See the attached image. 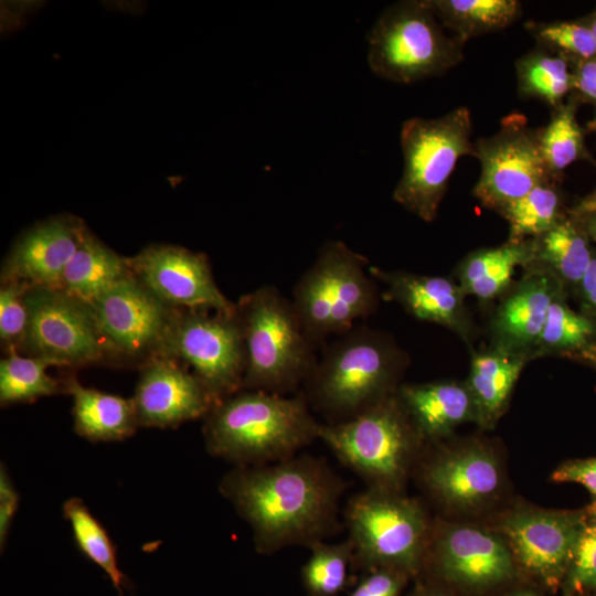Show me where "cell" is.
<instances>
[{"label":"cell","mask_w":596,"mask_h":596,"mask_svg":"<svg viewBox=\"0 0 596 596\" xmlns=\"http://www.w3.org/2000/svg\"><path fill=\"white\" fill-rule=\"evenodd\" d=\"M342 490V481L328 466L307 456L235 467L220 483L263 554L321 541L334 529Z\"/></svg>","instance_id":"6da1fadb"},{"label":"cell","mask_w":596,"mask_h":596,"mask_svg":"<svg viewBox=\"0 0 596 596\" xmlns=\"http://www.w3.org/2000/svg\"><path fill=\"white\" fill-rule=\"evenodd\" d=\"M319 425L302 393L241 390L213 405L203 435L211 455L236 467L260 466L294 457L318 438Z\"/></svg>","instance_id":"7a4b0ae2"},{"label":"cell","mask_w":596,"mask_h":596,"mask_svg":"<svg viewBox=\"0 0 596 596\" xmlns=\"http://www.w3.org/2000/svg\"><path fill=\"white\" fill-rule=\"evenodd\" d=\"M245 349L242 390L286 395L306 382L318 362L291 299L265 285L236 302Z\"/></svg>","instance_id":"3957f363"},{"label":"cell","mask_w":596,"mask_h":596,"mask_svg":"<svg viewBox=\"0 0 596 596\" xmlns=\"http://www.w3.org/2000/svg\"><path fill=\"white\" fill-rule=\"evenodd\" d=\"M433 444L413 476L440 517L485 522L513 499L505 456L493 441L475 437Z\"/></svg>","instance_id":"277c9868"},{"label":"cell","mask_w":596,"mask_h":596,"mask_svg":"<svg viewBox=\"0 0 596 596\" xmlns=\"http://www.w3.org/2000/svg\"><path fill=\"white\" fill-rule=\"evenodd\" d=\"M396 359L376 331L355 326L324 347L305 395L329 424L349 421L396 393Z\"/></svg>","instance_id":"5b68a950"},{"label":"cell","mask_w":596,"mask_h":596,"mask_svg":"<svg viewBox=\"0 0 596 596\" xmlns=\"http://www.w3.org/2000/svg\"><path fill=\"white\" fill-rule=\"evenodd\" d=\"M318 438L369 488L392 492H403L426 443L397 391L349 421L320 424Z\"/></svg>","instance_id":"8992f818"},{"label":"cell","mask_w":596,"mask_h":596,"mask_svg":"<svg viewBox=\"0 0 596 596\" xmlns=\"http://www.w3.org/2000/svg\"><path fill=\"white\" fill-rule=\"evenodd\" d=\"M369 260L342 241H328L292 290L300 322L318 347L330 336H342L371 316L379 296Z\"/></svg>","instance_id":"52a82bcc"},{"label":"cell","mask_w":596,"mask_h":596,"mask_svg":"<svg viewBox=\"0 0 596 596\" xmlns=\"http://www.w3.org/2000/svg\"><path fill=\"white\" fill-rule=\"evenodd\" d=\"M345 521L354 571L389 567L412 579L421 574L433 520L419 500L369 488L349 501Z\"/></svg>","instance_id":"ba28073f"},{"label":"cell","mask_w":596,"mask_h":596,"mask_svg":"<svg viewBox=\"0 0 596 596\" xmlns=\"http://www.w3.org/2000/svg\"><path fill=\"white\" fill-rule=\"evenodd\" d=\"M418 576L464 596H497L524 579L508 544L488 523L443 517L432 521Z\"/></svg>","instance_id":"9c48e42d"},{"label":"cell","mask_w":596,"mask_h":596,"mask_svg":"<svg viewBox=\"0 0 596 596\" xmlns=\"http://www.w3.org/2000/svg\"><path fill=\"white\" fill-rule=\"evenodd\" d=\"M444 29L428 0L389 7L368 35L370 68L403 84L445 73L461 61L465 42Z\"/></svg>","instance_id":"30bf717a"},{"label":"cell","mask_w":596,"mask_h":596,"mask_svg":"<svg viewBox=\"0 0 596 596\" xmlns=\"http://www.w3.org/2000/svg\"><path fill=\"white\" fill-rule=\"evenodd\" d=\"M471 117L467 107L434 118H409L401 129L404 170L393 199L432 222L458 160L472 155Z\"/></svg>","instance_id":"8fae6325"},{"label":"cell","mask_w":596,"mask_h":596,"mask_svg":"<svg viewBox=\"0 0 596 596\" xmlns=\"http://www.w3.org/2000/svg\"><path fill=\"white\" fill-rule=\"evenodd\" d=\"M585 518V507L546 509L513 498L485 521L505 541L522 577L551 595L560 593Z\"/></svg>","instance_id":"7c38bea8"},{"label":"cell","mask_w":596,"mask_h":596,"mask_svg":"<svg viewBox=\"0 0 596 596\" xmlns=\"http://www.w3.org/2000/svg\"><path fill=\"white\" fill-rule=\"evenodd\" d=\"M161 355L191 366L217 401L242 390L245 349L236 315L173 307Z\"/></svg>","instance_id":"4fadbf2b"},{"label":"cell","mask_w":596,"mask_h":596,"mask_svg":"<svg viewBox=\"0 0 596 596\" xmlns=\"http://www.w3.org/2000/svg\"><path fill=\"white\" fill-rule=\"evenodd\" d=\"M26 304L28 328L18 352L66 368L113 359L89 302L61 287L31 286Z\"/></svg>","instance_id":"5bb4252c"},{"label":"cell","mask_w":596,"mask_h":596,"mask_svg":"<svg viewBox=\"0 0 596 596\" xmlns=\"http://www.w3.org/2000/svg\"><path fill=\"white\" fill-rule=\"evenodd\" d=\"M540 130L530 128L523 115L512 113L502 118L498 132L473 145L472 155L481 164L473 193L483 206L501 212L534 188L551 181L552 174L541 150Z\"/></svg>","instance_id":"9a60e30c"},{"label":"cell","mask_w":596,"mask_h":596,"mask_svg":"<svg viewBox=\"0 0 596 596\" xmlns=\"http://www.w3.org/2000/svg\"><path fill=\"white\" fill-rule=\"evenodd\" d=\"M89 305L113 359L138 362L141 366L162 354L173 307L158 299L132 274Z\"/></svg>","instance_id":"2e32d148"},{"label":"cell","mask_w":596,"mask_h":596,"mask_svg":"<svg viewBox=\"0 0 596 596\" xmlns=\"http://www.w3.org/2000/svg\"><path fill=\"white\" fill-rule=\"evenodd\" d=\"M128 260L134 277L166 305L236 315V304L219 289L203 253L157 244Z\"/></svg>","instance_id":"e0dca14e"},{"label":"cell","mask_w":596,"mask_h":596,"mask_svg":"<svg viewBox=\"0 0 596 596\" xmlns=\"http://www.w3.org/2000/svg\"><path fill=\"white\" fill-rule=\"evenodd\" d=\"M134 401L140 427H177L205 417L217 400L179 360L157 355L142 364Z\"/></svg>","instance_id":"ac0fdd59"},{"label":"cell","mask_w":596,"mask_h":596,"mask_svg":"<svg viewBox=\"0 0 596 596\" xmlns=\"http://www.w3.org/2000/svg\"><path fill=\"white\" fill-rule=\"evenodd\" d=\"M84 222L73 215L49 217L23 232L13 243L1 267L2 281L60 287L64 269L75 254Z\"/></svg>","instance_id":"d6986e66"},{"label":"cell","mask_w":596,"mask_h":596,"mask_svg":"<svg viewBox=\"0 0 596 596\" xmlns=\"http://www.w3.org/2000/svg\"><path fill=\"white\" fill-rule=\"evenodd\" d=\"M397 396L426 443L440 441L462 423H478L467 385L447 381L404 384Z\"/></svg>","instance_id":"ffe728a7"},{"label":"cell","mask_w":596,"mask_h":596,"mask_svg":"<svg viewBox=\"0 0 596 596\" xmlns=\"http://www.w3.org/2000/svg\"><path fill=\"white\" fill-rule=\"evenodd\" d=\"M64 384L73 398L74 430L79 436L91 441H119L140 427L131 397L83 386L74 375Z\"/></svg>","instance_id":"44dd1931"},{"label":"cell","mask_w":596,"mask_h":596,"mask_svg":"<svg viewBox=\"0 0 596 596\" xmlns=\"http://www.w3.org/2000/svg\"><path fill=\"white\" fill-rule=\"evenodd\" d=\"M373 278L389 286L392 299L398 301L419 320L459 326L461 318V291L444 277L405 273H386L375 266L369 268Z\"/></svg>","instance_id":"7402d4cb"},{"label":"cell","mask_w":596,"mask_h":596,"mask_svg":"<svg viewBox=\"0 0 596 596\" xmlns=\"http://www.w3.org/2000/svg\"><path fill=\"white\" fill-rule=\"evenodd\" d=\"M130 274L128 258L109 248L86 227L75 254L64 269L60 287L91 302Z\"/></svg>","instance_id":"603a6c76"},{"label":"cell","mask_w":596,"mask_h":596,"mask_svg":"<svg viewBox=\"0 0 596 596\" xmlns=\"http://www.w3.org/2000/svg\"><path fill=\"white\" fill-rule=\"evenodd\" d=\"M523 362L503 352L478 354L472 359L467 386L472 396L478 423L493 427L504 412Z\"/></svg>","instance_id":"cb8c5ba5"},{"label":"cell","mask_w":596,"mask_h":596,"mask_svg":"<svg viewBox=\"0 0 596 596\" xmlns=\"http://www.w3.org/2000/svg\"><path fill=\"white\" fill-rule=\"evenodd\" d=\"M553 289L546 276L525 280L502 305L496 328L510 347H526L538 342L544 327Z\"/></svg>","instance_id":"d4e9b609"},{"label":"cell","mask_w":596,"mask_h":596,"mask_svg":"<svg viewBox=\"0 0 596 596\" xmlns=\"http://www.w3.org/2000/svg\"><path fill=\"white\" fill-rule=\"evenodd\" d=\"M445 29L466 42L470 38L502 30L521 12L515 0H428Z\"/></svg>","instance_id":"484cf974"},{"label":"cell","mask_w":596,"mask_h":596,"mask_svg":"<svg viewBox=\"0 0 596 596\" xmlns=\"http://www.w3.org/2000/svg\"><path fill=\"white\" fill-rule=\"evenodd\" d=\"M533 252L520 242H511L470 255L461 270L464 290L482 299L497 296L509 285L517 266Z\"/></svg>","instance_id":"4316f807"},{"label":"cell","mask_w":596,"mask_h":596,"mask_svg":"<svg viewBox=\"0 0 596 596\" xmlns=\"http://www.w3.org/2000/svg\"><path fill=\"white\" fill-rule=\"evenodd\" d=\"M54 362L22 355L17 350L7 352L0 362V403L2 406L30 403L40 397L65 392L64 381L52 377L47 368Z\"/></svg>","instance_id":"83f0119b"},{"label":"cell","mask_w":596,"mask_h":596,"mask_svg":"<svg viewBox=\"0 0 596 596\" xmlns=\"http://www.w3.org/2000/svg\"><path fill=\"white\" fill-rule=\"evenodd\" d=\"M74 541L81 552L109 577L120 596L128 579L118 566L116 547L102 523L92 514L83 500L73 497L63 503Z\"/></svg>","instance_id":"f1b7e54d"},{"label":"cell","mask_w":596,"mask_h":596,"mask_svg":"<svg viewBox=\"0 0 596 596\" xmlns=\"http://www.w3.org/2000/svg\"><path fill=\"white\" fill-rule=\"evenodd\" d=\"M301 568V581L308 596H339L351 582L353 546L348 539L337 544L316 541Z\"/></svg>","instance_id":"f546056e"},{"label":"cell","mask_w":596,"mask_h":596,"mask_svg":"<svg viewBox=\"0 0 596 596\" xmlns=\"http://www.w3.org/2000/svg\"><path fill=\"white\" fill-rule=\"evenodd\" d=\"M517 74L522 94L539 98L556 108L574 79L565 58L549 53L545 47L519 58Z\"/></svg>","instance_id":"4dcf8cb0"},{"label":"cell","mask_w":596,"mask_h":596,"mask_svg":"<svg viewBox=\"0 0 596 596\" xmlns=\"http://www.w3.org/2000/svg\"><path fill=\"white\" fill-rule=\"evenodd\" d=\"M501 214L509 222L512 242L541 236L560 223V196L550 181L505 206Z\"/></svg>","instance_id":"1f68e13d"},{"label":"cell","mask_w":596,"mask_h":596,"mask_svg":"<svg viewBox=\"0 0 596 596\" xmlns=\"http://www.w3.org/2000/svg\"><path fill=\"white\" fill-rule=\"evenodd\" d=\"M539 256L570 281H582L592 260L586 240L570 222L540 236Z\"/></svg>","instance_id":"d6a6232c"},{"label":"cell","mask_w":596,"mask_h":596,"mask_svg":"<svg viewBox=\"0 0 596 596\" xmlns=\"http://www.w3.org/2000/svg\"><path fill=\"white\" fill-rule=\"evenodd\" d=\"M544 161L552 175L564 170L583 152V135L572 107L556 108L550 123L540 130Z\"/></svg>","instance_id":"836d02e7"},{"label":"cell","mask_w":596,"mask_h":596,"mask_svg":"<svg viewBox=\"0 0 596 596\" xmlns=\"http://www.w3.org/2000/svg\"><path fill=\"white\" fill-rule=\"evenodd\" d=\"M592 593H596V502L593 501L585 507L583 528L560 590L561 596Z\"/></svg>","instance_id":"e575fe53"},{"label":"cell","mask_w":596,"mask_h":596,"mask_svg":"<svg viewBox=\"0 0 596 596\" xmlns=\"http://www.w3.org/2000/svg\"><path fill=\"white\" fill-rule=\"evenodd\" d=\"M31 285L2 281L0 287V340L7 352L19 350L28 328L26 292Z\"/></svg>","instance_id":"d590c367"},{"label":"cell","mask_w":596,"mask_h":596,"mask_svg":"<svg viewBox=\"0 0 596 596\" xmlns=\"http://www.w3.org/2000/svg\"><path fill=\"white\" fill-rule=\"evenodd\" d=\"M593 332L590 322L565 305L553 300L536 343L565 349L584 344Z\"/></svg>","instance_id":"8d00e7d4"},{"label":"cell","mask_w":596,"mask_h":596,"mask_svg":"<svg viewBox=\"0 0 596 596\" xmlns=\"http://www.w3.org/2000/svg\"><path fill=\"white\" fill-rule=\"evenodd\" d=\"M531 31L544 47H552L581 58L596 55V42L590 28L575 22L530 24Z\"/></svg>","instance_id":"74e56055"},{"label":"cell","mask_w":596,"mask_h":596,"mask_svg":"<svg viewBox=\"0 0 596 596\" xmlns=\"http://www.w3.org/2000/svg\"><path fill=\"white\" fill-rule=\"evenodd\" d=\"M411 576L389 567L363 572L348 596H400Z\"/></svg>","instance_id":"f35d334b"},{"label":"cell","mask_w":596,"mask_h":596,"mask_svg":"<svg viewBox=\"0 0 596 596\" xmlns=\"http://www.w3.org/2000/svg\"><path fill=\"white\" fill-rule=\"evenodd\" d=\"M553 482H575L584 486L596 502V457L563 461L550 475Z\"/></svg>","instance_id":"ab89813d"},{"label":"cell","mask_w":596,"mask_h":596,"mask_svg":"<svg viewBox=\"0 0 596 596\" xmlns=\"http://www.w3.org/2000/svg\"><path fill=\"white\" fill-rule=\"evenodd\" d=\"M19 492L7 467L0 466V549L3 551L19 507Z\"/></svg>","instance_id":"60d3db41"},{"label":"cell","mask_w":596,"mask_h":596,"mask_svg":"<svg viewBox=\"0 0 596 596\" xmlns=\"http://www.w3.org/2000/svg\"><path fill=\"white\" fill-rule=\"evenodd\" d=\"M573 85L587 98L596 102V61L587 60L578 68Z\"/></svg>","instance_id":"b9f144b4"},{"label":"cell","mask_w":596,"mask_h":596,"mask_svg":"<svg viewBox=\"0 0 596 596\" xmlns=\"http://www.w3.org/2000/svg\"><path fill=\"white\" fill-rule=\"evenodd\" d=\"M408 596H464L454 589L435 581L418 576Z\"/></svg>","instance_id":"7bdbcfd3"},{"label":"cell","mask_w":596,"mask_h":596,"mask_svg":"<svg viewBox=\"0 0 596 596\" xmlns=\"http://www.w3.org/2000/svg\"><path fill=\"white\" fill-rule=\"evenodd\" d=\"M497 596H551V594L538 585L523 579L508 587Z\"/></svg>","instance_id":"ee69618b"},{"label":"cell","mask_w":596,"mask_h":596,"mask_svg":"<svg viewBox=\"0 0 596 596\" xmlns=\"http://www.w3.org/2000/svg\"><path fill=\"white\" fill-rule=\"evenodd\" d=\"M581 283L587 301L596 310V257L592 258Z\"/></svg>","instance_id":"f6af8a7d"},{"label":"cell","mask_w":596,"mask_h":596,"mask_svg":"<svg viewBox=\"0 0 596 596\" xmlns=\"http://www.w3.org/2000/svg\"><path fill=\"white\" fill-rule=\"evenodd\" d=\"M582 213H596V193L585 200L578 207Z\"/></svg>","instance_id":"bcb514c9"},{"label":"cell","mask_w":596,"mask_h":596,"mask_svg":"<svg viewBox=\"0 0 596 596\" xmlns=\"http://www.w3.org/2000/svg\"><path fill=\"white\" fill-rule=\"evenodd\" d=\"M589 230L596 238V213L592 214V219L589 221Z\"/></svg>","instance_id":"7dc6e473"},{"label":"cell","mask_w":596,"mask_h":596,"mask_svg":"<svg viewBox=\"0 0 596 596\" xmlns=\"http://www.w3.org/2000/svg\"><path fill=\"white\" fill-rule=\"evenodd\" d=\"M590 30L593 32V35H594V39H595V42H596V18L594 19V21L592 23Z\"/></svg>","instance_id":"c3c4849f"},{"label":"cell","mask_w":596,"mask_h":596,"mask_svg":"<svg viewBox=\"0 0 596 596\" xmlns=\"http://www.w3.org/2000/svg\"><path fill=\"white\" fill-rule=\"evenodd\" d=\"M579 596H596V593H592V594H584V595H579Z\"/></svg>","instance_id":"681fc988"},{"label":"cell","mask_w":596,"mask_h":596,"mask_svg":"<svg viewBox=\"0 0 596 596\" xmlns=\"http://www.w3.org/2000/svg\"><path fill=\"white\" fill-rule=\"evenodd\" d=\"M593 127H594V129L596 130V119H595V121L593 123Z\"/></svg>","instance_id":"f907efd6"}]
</instances>
